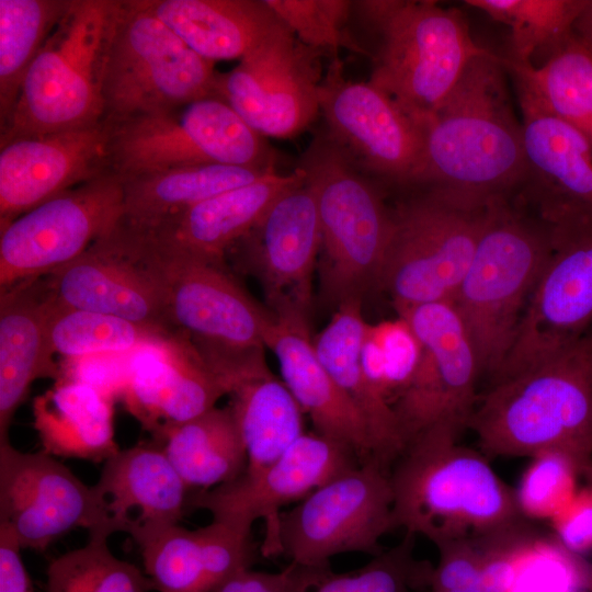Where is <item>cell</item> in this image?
<instances>
[{
  "mask_svg": "<svg viewBox=\"0 0 592 592\" xmlns=\"http://www.w3.org/2000/svg\"><path fill=\"white\" fill-rule=\"evenodd\" d=\"M505 75L501 57L490 50L467 65L420 125L421 160L409 189L479 206L516 195L524 175L523 130Z\"/></svg>",
  "mask_w": 592,
  "mask_h": 592,
  "instance_id": "6da1fadb",
  "label": "cell"
},
{
  "mask_svg": "<svg viewBox=\"0 0 592 592\" xmlns=\"http://www.w3.org/2000/svg\"><path fill=\"white\" fill-rule=\"evenodd\" d=\"M459 434L449 425L431 428L409 441L389 469L396 528L436 547L527 520L514 489L479 449L460 445Z\"/></svg>",
  "mask_w": 592,
  "mask_h": 592,
  "instance_id": "7a4b0ae2",
  "label": "cell"
},
{
  "mask_svg": "<svg viewBox=\"0 0 592 592\" xmlns=\"http://www.w3.org/2000/svg\"><path fill=\"white\" fill-rule=\"evenodd\" d=\"M468 428L489 459L563 451L592 483V328L551 358L490 386Z\"/></svg>",
  "mask_w": 592,
  "mask_h": 592,
  "instance_id": "3957f363",
  "label": "cell"
},
{
  "mask_svg": "<svg viewBox=\"0 0 592 592\" xmlns=\"http://www.w3.org/2000/svg\"><path fill=\"white\" fill-rule=\"evenodd\" d=\"M553 250L551 227L515 198L493 202L473 260L452 299L471 339L480 376L497 377Z\"/></svg>",
  "mask_w": 592,
  "mask_h": 592,
  "instance_id": "277c9868",
  "label": "cell"
},
{
  "mask_svg": "<svg viewBox=\"0 0 592 592\" xmlns=\"http://www.w3.org/2000/svg\"><path fill=\"white\" fill-rule=\"evenodd\" d=\"M375 39L368 82L419 126L442 104L467 65L488 49L470 35L462 11L431 0L353 2Z\"/></svg>",
  "mask_w": 592,
  "mask_h": 592,
  "instance_id": "5b68a950",
  "label": "cell"
},
{
  "mask_svg": "<svg viewBox=\"0 0 592 592\" xmlns=\"http://www.w3.org/2000/svg\"><path fill=\"white\" fill-rule=\"evenodd\" d=\"M122 0H70L21 87L0 145L103 121L106 58Z\"/></svg>",
  "mask_w": 592,
  "mask_h": 592,
  "instance_id": "8992f818",
  "label": "cell"
},
{
  "mask_svg": "<svg viewBox=\"0 0 592 592\" xmlns=\"http://www.w3.org/2000/svg\"><path fill=\"white\" fill-rule=\"evenodd\" d=\"M299 167L318 210L320 296L338 308L379 286L391 229L377 183L327 135H317Z\"/></svg>",
  "mask_w": 592,
  "mask_h": 592,
  "instance_id": "52a82bcc",
  "label": "cell"
},
{
  "mask_svg": "<svg viewBox=\"0 0 592 592\" xmlns=\"http://www.w3.org/2000/svg\"><path fill=\"white\" fill-rule=\"evenodd\" d=\"M106 124L109 168L121 179L208 164L275 168L265 137L216 95Z\"/></svg>",
  "mask_w": 592,
  "mask_h": 592,
  "instance_id": "ba28073f",
  "label": "cell"
},
{
  "mask_svg": "<svg viewBox=\"0 0 592 592\" xmlns=\"http://www.w3.org/2000/svg\"><path fill=\"white\" fill-rule=\"evenodd\" d=\"M391 208L379 286L397 311L452 300L475 253L489 207L412 187Z\"/></svg>",
  "mask_w": 592,
  "mask_h": 592,
  "instance_id": "9c48e42d",
  "label": "cell"
},
{
  "mask_svg": "<svg viewBox=\"0 0 592 592\" xmlns=\"http://www.w3.org/2000/svg\"><path fill=\"white\" fill-rule=\"evenodd\" d=\"M215 62L191 49L144 0H122L103 81V121L214 95Z\"/></svg>",
  "mask_w": 592,
  "mask_h": 592,
  "instance_id": "30bf717a",
  "label": "cell"
},
{
  "mask_svg": "<svg viewBox=\"0 0 592 592\" xmlns=\"http://www.w3.org/2000/svg\"><path fill=\"white\" fill-rule=\"evenodd\" d=\"M153 242L167 277L172 326L189 335L214 374L221 378L263 355L273 314L241 286L225 259Z\"/></svg>",
  "mask_w": 592,
  "mask_h": 592,
  "instance_id": "8fae6325",
  "label": "cell"
},
{
  "mask_svg": "<svg viewBox=\"0 0 592 592\" xmlns=\"http://www.w3.org/2000/svg\"><path fill=\"white\" fill-rule=\"evenodd\" d=\"M396 530L389 471L368 459L327 481L280 515L281 554L308 567L330 565L346 553L371 556Z\"/></svg>",
  "mask_w": 592,
  "mask_h": 592,
  "instance_id": "7c38bea8",
  "label": "cell"
},
{
  "mask_svg": "<svg viewBox=\"0 0 592 592\" xmlns=\"http://www.w3.org/2000/svg\"><path fill=\"white\" fill-rule=\"evenodd\" d=\"M45 278L62 306L117 316L161 331L175 330L158 249L147 232L124 218Z\"/></svg>",
  "mask_w": 592,
  "mask_h": 592,
  "instance_id": "4fadbf2b",
  "label": "cell"
},
{
  "mask_svg": "<svg viewBox=\"0 0 592 592\" xmlns=\"http://www.w3.org/2000/svg\"><path fill=\"white\" fill-rule=\"evenodd\" d=\"M123 215V181L112 171L22 214L0 230V293L72 262Z\"/></svg>",
  "mask_w": 592,
  "mask_h": 592,
  "instance_id": "5bb4252c",
  "label": "cell"
},
{
  "mask_svg": "<svg viewBox=\"0 0 592 592\" xmlns=\"http://www.w3.org/2000/svg\"><path fill=\"white\" fill-rule=\"evenodd\" d=\"M397 312L421 348L417 368L394 405L406 445L436 425H449L462 432L468 428L477 403L480 371L460 316L452 300Z\"/></svg>",
  "mask_w": 592,
  "mask_h": 592,
  "instance_id": "9a60e30c",
  "label": "cell"
},
{
  "mask_svg": "<svg viewBox=\"0 0 592 592\" xmlns=\"http://www.w3.org/2000/svg\"><path fill=\"white\" fill-rule=\"evenodd\" d=\"M553 250L490 386L557 355L592 328V224L551 228Z\"/></svg>",
  "mask_w": 592,
  "mask_h": 592,
  "instance_id": "2e32d148",
  "label": "cell"
},
{
  "mask_svg": "<svg viewBox=\"0 0 592 592\" xmlns=\"http://www.w3.org/2000/svg\"><path fill=\"white\" fill-rule=\"evenodd\" d=\"M322 55L301 44L285 26L235 68L218 72L214 95L260 135L294 137L320 112Z\"/></svg>",
  "mask_w": 592,
  "mask_h": 592,
  "instance_id": "e0dca14e",
  "label": "cell"
},
{
  "mask_svg": "<svg viewBox=\"0 0 592 592\" xmlns=\"http://www.w3.org/2000/svg\"><path fill=\"white\" fill-rule=\"evenodd\" d=\"M327 135L372 179L409 189L422 152V132L385 92L343 76L332 58L320 86Z\"/></svg>",
  "mask_w": 592,
  "mask_h": 592,
  "instance_id": "ac0fdd59",
  "label": "cell"
},
{
  "mask_svg": "<svg viewBox=\"0 0 592 592\" xmlns=\"http://www.w3.org/2000/svg\"><path fill=\"white\" fill-rule=\"evenodd\" d=\"M360 463L344 445L315 431L305 432L266 467L242 473L217 488L194 491L187 508L206 510L213 520L246 530L262 520L265 536L261 553L280 555L278 522L284 508Z\"/></svg>",
  "mask_w": 592,
  "mask_h": 592,
  "instance_id": "d6986e66",
  "label": "cell"
},
{
  "mask_svg": "<svg viewBox=\"0 0 592 592\" xmlns=\"http://www.w3.org/2000/svg\"><path fill=\"white\" fill-rule=\"evenodd\" d=\"M524 175L515 198L551 228L592 224V145L515 86Z\"/></svg>",
  "mask_w": 592,
  "mask_h": 592,
  "instance_id": "ffe728a7",
  "label": "cell"
},
{
  "mask_svg": "<svg viewBox=\"0 0 592 592\" xmlns=\"http://www.w3.org/2000/svg\"><path fill=\"white\" fill-rule=\"evenodd\" d=\"M99 520L92 488L44 451L26 453L0 442V527L20 547L46 549L77 527L89 534Z\"/></svg>",
  "mask_w": 592,
  "mask_h": 592,
  "instance_id": "44dd1931",
  "label": "cell"
},
{
  "mask_svg": "<svg viewBox=\"0 0 592 592\" xmlns=\"http://www.w3.org/2000/svg\"><path fill=\"white\" fill-rule=\"evenodd\" d=\"M321 246L315 194L304 181L286 191L260 223L232 246L259 281L271 312L309 316Z\"/></svg>",
  "mask_w": 592,
  "mask_h": 592,
  "instance_id": "7402d4cb",
  "label": "cell"
},
{
  "mask_svg": "<svg viewBox=\"0 0 592 592\" xmlns=\"http://www.w3.org/2000/svg\"><path fill=\"white\" fill-rule=\"evenodd\" d=\"M107 143L102 121L0 145V230L59 193L110 172Z\"/></svg>",
  "mask_w": 592,
  "mask_h": 592,
  "instance_id": "603a6c76",
  "label": "cell"
},
{
  "mask_svg": "<svg viewBox=\"0 0 592 592\" xmlns=\"http://www.w3.org/2000/svg\"><path fill=\"white\" fill-rule=\"evenodd\" d=\"M225 395V387L182 330L128 355L122 399L153 437L216 407Z\"/></svg>",
  "mask_w": 592,
  "mask_h": 592,
  "instance_id": "cb8c5ba5",
  "label": "cell"
},
{
  "mask_svg": "<svg viewBox=\"0 0 592 592\" xmlns=\"http://www.w3.org/2000/svg\"><path fill=\"white\" fill-rule=\"evenodd\" d=\"M91 488L99 524L90 535L122 532L136 544L180 524L189 503L190 489L155 442L119 449L103 463Z\"/></svg>",
  "mask_w": 592,
  "mask_h": 592,
  "instance_id": "d4e9b609",
  "label": "cell"
},
{
  "mask_svg": "<svg viewBox=\"0 0 592 592\" xmlns=\"http://www.w3.org/2000/svg\"><path fill=\"white\" fill-rule=\"evenodd\" d=\"M265 346L275 355L281 379L310 418L314 431L350 448L362 463L375 459L362 415L317 355L309 316L288 310L273 314Z\"/></svg>",
  "mask_w": 592,
  "mask_h": 592,
  "instance_id": "484cf974",
  "label": "cell"
},
{
  "mask_svg": "<svg viewBox=\"0 0 592 592\" xmlns=\"http://www.w3.org/2000/svg\"><path fill=\"white\" fill-rule=\"evenodd\" d=\"M56 299L46 278L0 293V442L19 407L38 378L60 377L47 343V325Z\"/></svg>",
  "mask_w": 592,
  "mask_h": 592,
  "instance_id": "4316f807",
  "label": "cell"
},
{
  "mask_svg": "<svg viewBox=\"0 0 592 592\" xmlns=\"http://www.w3.org/2000/svg\"><path fill=\"white\" fill-rule=\"evenodd\" d=\"M304 181L305 173L299 167L289 173L274 170L255 182L209 197L144 231L163 247L223 260L282 194Z\"/></svg>",
  "mask_w": 592,
  "mask_h": 592,
  "instance_id": "83f0119b",
  "label": "cell"
},
{
  "mask_svg": "<svg viewBox=\"0 0 592 592\" xmlns=\"http://www.w3.org/2000/svg\"><path fill=\"white\" fill-rule=\"evenodd\" d=\"M367 325L362 315V299H350L337 308L314 338V345L326 369L362 415L375 459L389 471L406 442L391 405L373 385L362 364Z\"/></svg>",
  "mask_w": 592,
  "mask_h": 592,
  "instance_id": "f1b7e54d",
  "label": "cell"
},
{
  "mask_svg": "<svg viewBox=\"0 0 592 592\" xmlns=\"http://www.w3.org/2000/svg\"><path fill=\"white\" fill-rule=\"evenodd\" d=\"M203 58L242 59L285 25L265 0H144Z\"/></svg>",
  "mask_w": 592,
  "mask_h": 592,
  "instance_id": "f546056e",
  "label": "cell"
},
{
  "mask_svg": "<svg viewBox=\"0 0 592 592\" xmlns=\"http://www.w3.org/2000/svg\"><path fill=\"white\" fill-rule=\"evenodd\" d=\"M114 399L88 385L58 379L34 398L33 425L44 452L55 457L104 463L115 442Z\"/></svg>",
  "mask_w": 592,
  "mask_h": 592,
  "instance_id": "4dcf8cb0",
  "label": "cell"
},
{
  "mask_svg": "<svg viewBox=\"0 0 592 592\" xmlns=\"http://www.w3.org/2000/svg\"><path fill=\"white\" fill-rule=\"evenodd\" d=\"M153 442L187 488L196 491L229 483L247 467L246 446L228 405L170 425Z\"/></svg>",
  "mask_w": 592,
  "mask_h": 592,
  "instance_id": "1f68e13d",
  "label": "cell"
},
{
  "mask_svg": "<svg viewBox=\"0 0 592 592\" xmlns=\"http://www.w3.org/2000/svg\"><path fill=\"white\" fill-rule=\"evenodd\" d=\"M274 170L208 164L122 179L123 218L134 227L151 230L209 197L255 182Z\"/></svg>",
  "mask_w": 592,
  "mask_h": 592,
  "instance_id": "d6a6232c",
  "label": "cell"
},
{
  "mask_svg": "<svg viewBox=\"0 0 592 592\" xmlns=\"http://www.w3.org/2000/svg\"><path fill=\"white\" fill-rule=\"evenodd\" d=\"M228 396L246 446L243 473L266 467L305 433L303 410L267 364L241 378Z\"/></svg>",
  "mask_w": 592,
  "mask_h": 592,
  "instance_id": "836d02e7",
  "label": "cell"
},
{
  "mask_svg": "<svg viewBox=\"0 0 592 592\" xmlns=\"http://www.w3.org/2000/svg\"><path fill=\"white\" fill-rule=\"evenodd\" d=\"M514 86L578 129L592 145V54L573 33L539 67L501 57Z\"/></svg>",
  "mask_w": 592,
  "mask_h": 592,
  "instance_id": "e575fe53",
  "label": "cell"
},
{
  "mask_svg": "<svg viewBox=\"0 0 592 592\" xmlns=\"http://www.w3.org/2000/svg\"><path fill=\"white\" fill-rule=\"evenodd\" d=\"M70 0H0V128L23 80Z\"/></svg>",
  "mask_w": 592,
  "mask_h": 592,
  "instance_id": "d590c367",
  "label": "cell"
},
{
  "mask_svg": "<svg viewBox=\"0 0 592 592\" xmlns=\"http://www.w3.org/2000/svg\"><path fill=\"white\" fill-rule=\"evenodd\" d=\"M173 331H161L113 315L69 308L56 300L47 325V343L53 355L64 358L128 354Z\"/></svg>",
  "mask_w": 592,
  "mask_h": 592,
  "instance_id": "8d00e7d4",
  "label": "cell"
},
{
  "mask_svg": "<svg viewBox=\"0 0 592 592\" xmlns=\"http://www.w3.org/2000/svg\"><path fill=\"white\" fill-rule=\"evenodd\" d=\"M589 0H466L510 29V55L514 62H532L543 50L547 56L573 34V26Z\"/></svg>",
  "mask_w": 592,
  "mask_h": 592,
  "instance_id": "74e56055",
  "label": "cell"
},
{
  "mask_svg": "<svg viewBox=\"0 0 592 592\" xmlns=\"http://www.w3.org/2000/svg\"><path fill=\"white\" fill-rule=\"evenodd\" d=\"M103 535L53 559L45 592H148L150 581L135 565L117 558Z\"/></svg>",
  "mask_w": 592,
  "mask_h": 592,
  "instance_id": "f35d334b",
  "label": "cell"
},
{
  "mask_svg": "<svg viewBox=\"0 0 592 592\" xmlns=\"http://www.w3.org/2000/svg\"><path fill=\"white\" fill-rule=\"evenodd\" d=\"M415 535L385 548L363 567L344 573L328 571L310 592H431L434 566L414 554Z\"/></svg>",
  "mask_w": 592,
  "mask_h": 592,
  "instance_id": "ab89813d",
  "label": "cell"
},
{
  "mask_svg": "<svg viewBox=\"0 0 592 592\" xmlns=\"http://www.w3.org/2000/svg\"><path fill=\"white\" fill-rule=\"evenodd\" d=\"M145 574L158 592H213L195 530L160 528L137 543Z\"/></svg>",
  "mask_w": 592,
  "mask_h": 592,
  "instance_id": "60d3db41",
  "label": "cell"
},
{
  "mask_svg": "<svg viewBox=\"0 0 592 592\" xmlns=\"http://www.w3.org/2000/svg\"><path fill=\"white\" fill-rule=\"evenodd\" d=\"M421 348L405 319L367 325L361 350L366 375L394 405L408 386L420 358Z\"/></svg>",
  "mask_w": 592,
  "mask_h": 592,
  "instance_id": "b9f144b4",
  "label": "cell"
},
{
  "mask_svg": "<svg viewBox=\"0 0 592 592\" xmlns=\"http://www.w3.org/2000/svg\"><path fill=\"white\" fill-rule=\"evenodd\" d=\"M283 24L305 46L338 57L341 48L366 54L349 29L353 1L265 0Z\"/></svg>",
  "mask_w": 592,
  "mask_h": 592,
  "instance_id": "7bdbcfd3",
  "label": "cell"
},
{
  "mask_svg": "<svg viewBox=\"0 0 592 592\" xmlns=\"http://www.w3.org/2000/svg\"><path fill=\"white\" fill-rule=\"evenodd\" d=\"M531 458L514 489L516 503L525 519L550 521L576 496L578 479L584 473L579 462L563 451L548 449Z\"/></svg>",
  "mask_w": 592,
  "mask_h": 592,
  "instance_id": "ee69618b",
  "label": "cell"
},
{
  "mask_svg": "<svg viewBox=\"0 0 592 592\" xmlns=\"http://www.w3.org/2000/svg\"><path fill=\"white\" fill-rule=\"evenodd\" d=\"M527 520L489 534L455 539L437 546L431 592H455L474 581L493 554Z\"/></svg>",
  "mask_w": 592,
  "mask_h": 592,
  "instance_id": "f6af8a7d",
  "label": "cell"
},
{
  "mask_svg": "<svg viewBox=\"0 0 592 592\" xmlns=\"http://www.w3.org/2000/svg\"><path fill=\"white\" fill-rule=\"evenodd\" d=\"M214 590L238 572L251 568L255 548L251 530L213 520L195 530Z\"/></svg>",
  "mask_w": 592,
  "mask_h": 592,
  "instance_id": "bcb514c9",
  "label": "cell"
},
{
  "mask_svg": "<svg viewBox=\"0 0 592 592\" xmlns=\"http://www.w3.org/2000/svg\"><path fill=\"white\" fill-rule=\"evenodd\" d=\"M528 521L519 526L467 587L455 592H511L520 568L543 536Z\"/></svg>",
  "mask_w": 592,
  "mask_h": 592,
  "instance_id": "7dc6e473",
  "label": "cell"
},
{
  "mask_svg": "<svg viewBox=\"0 0 592 592\" xmlns=\"http://www.w3.org/2000/svg\"><path fill=\"white\" fill-rule=\"evenodd\" d=\"M330 570V565L308 567L292 561L277 572L249 568L232 576L213 592H310Z\"/></svg>",
  "mask_w": 592,
  "mask_h": 592,
  "instance_id": "c3c4849f",
  "label": "cell"
},
{
  "mask_svg": "<svg viewBox=\"0 0 592 592\" xmlns=\"http://www.w3.org/2000/svg\"><path fill=\"white\" fill-rule=\"evenodd\" d=\"M128 355L101 354L65 358L59 379L88 385L114 400L122 398L127 382Z\"/></svg>",
  "mask_w": 592,
  "mask_h": 592,
  "instance_id": "681fc988",
  "label": "cell"
},
{
  "mask_svg": "<svg viewBox=\"0 0 592 592\" xmlns=\"http://www.w3.org/2000/svg\"><path fill=\"white\" fill-rule=\"evenodd\" d=\"M549 522L553 536L568 551L583 558L592 553V483L579 488L569 504Z\"/></svg>",
  "mask_w": 592,
  "mask_h": 592,
  "instance_id": "f907efd6",
  "label": "cell"
},
{
  "mask_svg": "<svg viewBox=\"0 0 592 592\" xmlns=\"http://www.w3.org/2000/svg\"><path fill=\"white\" fill-rule=\"evenodd\" d=\"M13 535L0 527V592H35Z\"/></svg>",
  "mask_w": 592,
  "mask_h": 592,
  "instance_id": "816d5d0a",
  "label": "cell"
},
{
  "mask_svg": "<svg viewBox=\"0 0 592 592\" xmlns=\"http://www.w3.org/2000/svg\"><path fill=\"white\" fill-rule=\"evenodd\" d=\"M573 33L590 50H592V0L588 1L587 7L576 21Z\"/></svg>",
  "mask_w": 592,
  "mask_h": 592,
  "instance_id": "f5cc1de1",
  "label": "cell"
},
{
  "mask_svg": "<svg viewBox=\"0 0 592 592\" xmlns=\"http://www.w3.org/2000/svg\"><path fill=\"white\" fill-rule=\"evenodd\" d=\"M585 587L587 592H592V563L585 562Z\"/></svg>",
  "mask_w": 592,
  "mask_h": 592,
  "instance_id": "db71d44e",
  "label": "cell"
},
{
  "mask_svg": "<svg viewBox=\"0 0 592 592\" xmlns=\"http://www.w3.org/2000/svg\"><path fill=\"white\" fill-rule=\"evenodd\" d=\"M587 48H588V47H587ZM588 49H589V48H588ZM589 50H590V49H589ZM590 52H591V54H592V50H590Z\"/></svg>",
  "mask_w": 592,
  "mask_h": 592,
  "instance_id": "11a10c76",
  "label": "cell"
}]
</instances>
